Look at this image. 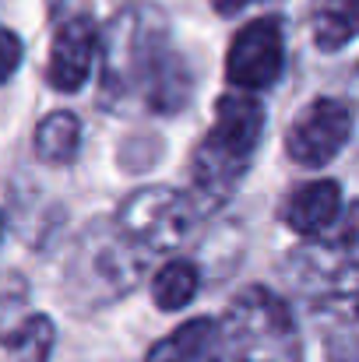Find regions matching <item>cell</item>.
<instances>
[{"instance_id":"cell-1","label":"cell","mask_w":359,"mask_h":362,"mask_svg":"<svg viewBox=\"0 0 359 362\" xmlns=\"http://www.w3.org/2000/svg\"><path fill=\"white\" fill-rule=\"evenodd\" d=\"M103 106L137 95L144 110L173 117L190 103L194 74L173 49L166 18L152 7H123L103 32Z\"/></svg>"},{"instance_id":"cell-2","label":"cell","mask_w":359,"mask_h":362,"mask_svg":"<svg viewBox=\"0 0 359 362\" xmlns=\"http://www.w3.org/2000/svg\"><path fill=\"white\" fill-rule=\"evenodd\" d=\"M264 134V106L253 92H226L215 103V123L194 151V204L201 215L219 211L243 183Z\"/></svg>"},{"instance_id":"cell-3","label":"cell","mask_w":359,"mask_h":362,"mask_svg":"<svg viewBox=\"0 0 359 362\" xmlns=\"http://www.w3.org/2000/svg\"><path fill=\"white\" fill-rule=\"evenodd\" d=\"M229 362H296V327L278 296L253 285L239 292L219 324Z\"/></svg>"},{"instance_id":"cell-4","label":"cell","mask_w":359,"mask_h":362,"mask_svg":"<svg viewBox=\"0 0 359 362\" xmlns=\"http://www.w3.org/2000/svg\"><path fill=\"white\" fill-rule=\"evenodd\" d=\"M137 250L141 246L127 240L120 226L92 222L67 264L71 288L81 292L85 303H110V299L127 296L144 271V257Z\"/></svg>"},{"instance_id":"cell-5","label":"cell","mask_w":359,"mask_h":362,"mask_svg":"<svg viewBox=\"0 0 359 362\" xmlns=\"http://www.w3.org/2000/svg\"><path fill=\"white\" fill-rule=\"evenodd\" d=\"M198 215L201 211L187 194H180L173 187H144L123 201L120 229L141 250L169 253L190 236V229L198 226Z\"/></svg>"},{"instance_id":"cell-6","label":"cell","mask_w":359,"mask_h":362,"mask_svg":"<svg viewBox=\"0 0 359 362\" xmlns=\"http://www.w3.org/2000/svg\"><path fill=\"white\" fill-rule=\"evenodd\" d=\"M285 67V35L278 18H257L243 25L229 42L226 81L239 92H261L282 78Z\"/></svg>"},{"instance_id":"cell-7","label":"cell","mask_w":359,"mask_h":362,"mask_svg":"<svg viewBox=\"0 0 359 362\" xmlns=\"http://www.w3.org/2000/svg\"><path fill=\"white\" fill-rule=\"evenodd\" d=\"M353 130H356V117H353L349 103L317 99L292 120L289 134H285V151L292 162H300L307 169H321L349 144Z\"/></svg>"},{"instance_id":"cell-8","label":"cell","mask_w":359,"mask_h":362,"mask_svg":"<svg viewBox=\"0 0 359 362\" xmlns=\"http://www.w3.org/2000/svg\"><path fill=\"white\" fill-rule=\"evenodd\" d=\"M103 49V35L92 21V14H74L67 21L57 25L53 32V46H50V67H46V81L57 92H78L85 85V78L92 74V60Z\"/></svg>"},{"instance_id":"cell-9","label":"cell","mask_w":359,"mask_h":362,"mask_svg":"<svg viewBox=\"0 0 359 362\" xmlns=\"http://www.w3.org/2000/svg\"><path fill=\"white\" fill-rule=\"evenodd\" d=\"M282 218L296 236H328L342 218V187L335 180H310L296 187L282 208Z\"/></svg>"},{"instance_id":"cell-10","label":"cell","mask_w":359,"mask_h":362,"mask_svg":"<svg viewBox=\"0 0 359 362\" xmlns=\"http://www.w3.org/2000/svg\"><path fill=\"white\" fill-rule=\"evenodd\" d=\"M307 274H321L328 281H349L359 274V211H353V222L342 229H331L328 236L300 253Z\"/></svg>"},{"instance_id":"cell-11","label":"cell","mask_w":359,"mask_h":362,"mask_svg":"<svg viewBox=\"0 0 359 362\" xmlns=\"http://www.w3.org/2000/svg\"><path fill=\"white\" fill-rule=\"evenodd\" d=\"M215 345H219V324L212 317H198L180 324L169 338H162L144 356V362H201Z\"/></svg>"},{"instance_id":"cell-12","label":"cell","mask_w":359,"mask_h":362,"mask_svg":"<svg viewBox=\"0 0 359 362\" xmlns=\"http://www.w3.org/2000/svg\"><path fill=\"white\" fill-rule=\"evenodd\" d=\"M310 28H314L317 49L324 53L349 46L359 35V0H317Z\"/></svg>"},{"instance_id":"cell-13","label":"cell","mask_w":359,"mask_h":362,"mask_svg":"<svg viewBox=\"0 0 359 362\" xmlns=\"http://www.w3.org/2000/svg\"><path fill=\"white\" fill-rule=\"evenodd\" d=\"M78 151H81V120L74 113L57 110L35 127V155L42 162L67 165L78 158Z\"/></svg>"},{"instance_id":"cell-14","label":"cell","mask_w":359,"mask_h":362,"mask_svg":"<svg viewBox=\"0 0 359 362\" xmlns=\"http://www.w3.org/2000/svg\"><path fill=\"white\" fill-rule=\"evenodd\" d=\"M53 345H57L53 320L42 317V313H32L14 331H7V338H4V359L7 362H50Z\"/></svg>"},{"instance_id":"cell-15","label":"cell","mask_w":359,"mask_h":362,"mask_svg":"<svg viewBox=\"0 0 359 362\" xmlns=\"http://www.w3.org/2000/svg\"><path fill=\"white\" fill-rule=\"evenodd\" d=\"M198 288H201L198 267L190 260H169L152 281V299L159 310L173 313V310H183L198 296Z\"/></svg>"},{"instance_id":"cell-16","label":"cell","mask_w":359,"mask_h":362,"mask_svg":"<svg viewBox=\"0 0 359 362\" xmlns=\"http://www.w3.org/2000/svg\"><path fill=\"white\" fill-rule=\"evenodd\" d=\"M0 39H4V78H14V71L21 64V39L11 28H4Z\"/></svg>"},{"instance_id":"cell-17","label":"cell","mask_w":359,"mask_h":362,"mask_svg":"<svg viewBox=\"0 0 359 362\" xmlns=\"http://www.w3.org/2000/svg\"><path fill=\"white\" fill-rule=\"evenodd\" d=\"M250 4H257V0H212V11H215L219 18H233L239 11H246Z\"/></svg>"},{"instance_id":"cell-18","label":"cell","mask_w":359,"mask_h":362,"mask_svg":"<svg viewBox=\"0 0 359 362\" xmlns=\"http://www.w3.org/2000/svg\"><path fill=\"white\" fill-rule=\"evenodd\" d=\"M46 4H50V11H53V14H57V11H60V7H64V4H67V0H46Z\"/></svg>"},{"instance_id":"cell-19","label":"cell","mask_w":359,"mask_h":362,"mask_svg":"<svg viewBox=\"0 0 359 362\" xmlns=\"http://www.w3.org/2000/svg\"><path fill=\"white\" fill-rule=\"evenodd\" d=\"M356 317H359V296H356Z\"/></svg>"}]
</instances>
